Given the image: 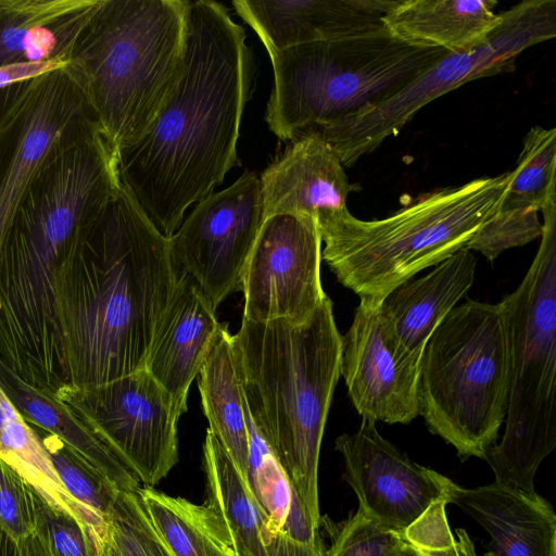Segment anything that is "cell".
I'll return each mask as SVG.
<instances>
[{
  "label": "cell",
  "instance_id": "8992f818",
  "mask_svg": "<svg viewBox=\"0 0 556 556\" xmlns=\"http://www.w3.org/2000/svg\"><path fill=\"white\" fill-rule=\"evenodd\" d=\"M539 250L520 285L498 304L509 342L504 435L484 459L500 484L529 495L556 446V198L541 208Z\"/></svg>",
  "mask_w": 556,
  "mask_h": 556
},
{
  "label": "cell",
  "instance_id": "8d00e7d4",
  "mask_svg": "<svg viewBox=\"0 0 556 556\" xmlns=\"http://www.w3.org/2000/svg\"><path fill=\"white\" fill-rule=\"evenodd\" d=\"M22 556H46V553L35 534L20 542Z\"/></svg>",
  "mask_w": 556,
  "mask_h": 556
},
{
  "label": "cell",
  "instance_id": "7c38bea8",
  "mask_svg": "<svg viewBox=\"0 0 556 556\" xmlns=\"http://www.w3.org/2000/svg\"><path fill=\"white\" fill-rule=\"evenodd\" d=\"M262 223L260 178L245 172L231 186L195 203L169 238L178 269L215 311L240 289Z\"/></svg>",
  "mask_w": 556,
  "mask_h": 556
},
{
  "label": "cell",
  "instance_id": "f546056e",
  "mask_svg": "<svg viewBox=\"0 0 556 556\" xmlns=\"http://www.w3.org/2000/svg\"><path fill=\"white\" fill-rule=\"evenodd\" d=\"M66 492L87 511L110 522L118 490L102 475L74 456L56 439L43 441Z\"/></svg>",
  "mask_w": 556,
  "mask_h": 556
},
{
  "label": "cell",
  "instance_id": "603a6c76",
  "mask_svg": "<svg viewBox=\"0 0 556 556\" xmlns=\"http://www.w3.org/2000/svg\"><path fill=\"white\" fill-rule=\"evenodd\" d=\"M494 0H393L381 22L410 46L459 52L483 43L502 22Z\"/></svg>",
  "mask_w": 556,
  "mask_h": 556
},
{
  "label": "cell",
  "instance_id": "4fadbf2b",
  "mask_svg": "<svg viewBox=\"0 0 556 556\" xmlns=\"http://www.w3.org/2000/svg\"><path fill=\"white\" fill-rule=\"evenodd\" d=\"M320 262L321 237L314 218L292 213L264 218L241 277L242 319L306 323L327 296Z\"/></svg>",
  "mask_w": 556,
  "mask_h": 556
},
{
  "label": "cell",
  "instance_id": "30bf717a",
  "mask_svg": "<svg viewBox=\"0 0 556 556\" xmlns=\"http://www.w3.org/2000/svg\"><path fill=\"white\" fill-rule=\"evenodd\" d=\"M94 129L100 124L66 68L0 89V260L36 178Z\"/></svg>",
  "mask_w": 556,
  "mask_h": 556
},
{
  "label": "cell",
  "instance_id": "ac0fdd59",
  "mask_svg": "<svg viewBox=\"0 0 556 556\" xmlns=\"http://www.w3.org/2000/svg\"><path fill=\"white\" fill-rule=\"evenodd\" d=\"M215 309L185 275L150 344L144 369L169 395L181 416L190 386L205 361L217 331Z\"/></svg>",
  "mask_w": 556,
  "mask_h": 556
},
{
  "label": "cell",
  "instance_id": "484cf974",
  "mask_svg": "<svg viewBox=\"0 0 556 556\" xmlns=\"http://www.w3.org/2000/svg\"><path fill=\"white\" fill-rule=\"evenodd\" d=\"M0 459L13 468L52 507L71 515L105 545L110 522L84 509L62 485L50 454L0 387Z\"/></svg>",
  "mask_w": 556,
  "mask_h": 556
},
{
  "label": "cell",
  "instance_id": "ffe728a7",
  "mask_svg": "<svg viewBox=\"0 0 556 556\" xmlns=\"http://www.w3.org/2000/svg\"><path fill=\"white\" fill-rule=\"evenodd\" d=\"M553 197L556 129L534 126L523 138L509 184L495 212L481 227L480 240L490 251L501 254L541 238L539 212Z\"/></svg>",
  "mask_w": 556,
  "mask_h": 556
},
{
  "label": "cell",
  "instance_id": "cb8c5ba5",
  "mask_svg": "<svg viewBox=\"0 0 556 556\" xmlns=\"http://www.w3.org/2000/svg\"><path fill=\"white\" fill-rule=\"evenodd\" d=\"M0 387L16 409L55 437L74 456L121 492H136L137 477L54 394L24 380L0 359Z\"/></svg>",
  "mask_w": 556,
  "mask_h": 556
},
{
  "label": "cell",
  "instance_id": "d590c367",
  "mask_svg": "<svg viewBox=\"0 0 556 556\" xmlns=\"http://www.w3.org/2000/svg\"><path fill=\"white\" fill-rule=\"evenodd\" d=\"M0 556H22L20 543L0 530Z\"/></svg>",
  "mask_w": 556,
  "mask_h": 556
},
{
  "label": "cell",
  "instance_id": "e575fe53",
  "mask_svg": "<svg viewBox=\"0 0 556 556\" xmlns=\"http://www.w3.org/2000/svg\"><path fill=\"white\" fill-rule=\"evenodd\" d=\"M456 539L452 538L444 546L427 549L434 556H479L473 542L464 529H456ZM483 556H491L488 552Z\"/></svg>",
  "mask_w": 556,
  "mask_h": 556
},
{
  "label": "cell",
  "instance_id": "74e56055",
  "mask_svg": "<svg viewBox=\"0 0 556 556\" xmlns=\"http://www.w3.org/2000/svg\"><path fill=\"white\" fill-rule=\"evenodd\" d=\"M392 556H434L427 549L413 545L406 539L403 545Z\"/></svg>",
  "mask_w": 556,
  "mask_h": 556
},
{
  "label": "cell",
  "instance_id": "3957f363",
  "mask_svg": "<svg viewBox=\"0 0 556 556\" xmlns=\"http://www.w3.org/2000/svg\"><path fill=\"white\" fill-rule=\"evenodd\" d=\"M340 334L327 295L304 324L242 319L232 334L251 418L309 523L319 529L318 463L340 375Z\"/></svg>",
  "mask_w": 556,
  "mask_h": 556
},
{
  "label": "cell",
  "instance_id": "277c9868",
  "mask_svg": "<svg viewBox=\"0 0 556 556\" xmlns=\"http://www.w3.org/2000/svg\"><path fill=\"white\" fill-rule=\"evenodd\" d=\"M188 0H102L70 72L117 153L141 139L184 71Z\"/></svg>",
  "mask_w": 556,
  "mask_h": 556
},
{
  "label": "cell",
  "instance_id": "4316f807",
  "mask_svg": "<svg viewBox=\"0 0 556 556\" xmlns=\"http://www.w3.org/2000/svg\"><path fill=\"white\" fill-rule=\"evenodd\" d=\"M137 493L173 556H236L225 525L207 503L193 504L151 486L139 488Z\"/></svg>",
  "mask_w": 556,
  "mask_h": 556
},
{
  "label": "cell",
  "instance_id": "d6986e66",
  "mask_svg": "<svg viewBox=\"0 0 556 556\" xmlns=\"http://www.w3.org/2000/svg\"><path fill=\"white\" fill-rule=\"evenodd\" d=\"M445 497L488 531L491 556H556V515L539 494L497 482L467 489L447 478Z\"/></svg>",
  "mask_w": 556,
  "mask_h": 556
},
{
  "label": "cell",
  "instance_id": "83f0119b",
  "mask_svg": "<svg viewBox=\"0 0 556 556\" xmlns=\"http://www.w3.org/2000/svg\"><path fill=\"white\" fill-rule=\"evenodd\" d=\"M249 488L270 525L282 530L293 496L289 479L273 451L249 420Z\"/></svg>",
  "mask_w": 556,
  "mask_h": 556
},
{
  "label": "cell",
  "instance_id": "d4e9b609",
  "mask_svg": "<svg viewBox=\"0 0 556 556\" xmlns=\"http://www.w3.org/2000/svg\"><path fill=\"white\" fill-rule=\"evenodd\" d=\"M208 430L216 437L248 483L250 412L239 377L232 334L219 324L198 375Z\"/></svg>",
  "mask_w": 556,
  "mask_h": 556
},
{
  "label": "cell",
  "instance_id": "5b68a950",
  "mask_svg": "<svg viewBox=\"0 0 556 556\" xmlns=\"http://www.w3.org/2000/svg\"><path fill=\"white\" fill-rule=\"evenodd\" d=\"M510 178L511 170L432 191L382 219L363 220L346 210L319 229L321 258L361 301L380 304L399 285L466 248Z\"/></svg>",
  "mask_w": 556,
  "mask_h": 556
},
{
  "label": "cell",
  "instance_id": "52a82bcc",
  "mask_svg": "<svg viewBox=\"0 0 556 556\" xmlns=\"http://www.w3.org/2000/svg\"><path fill=\"white\" fill-rule=\"evenodd\" d=\"M447 53L405 43L384 26L278 51L269 55L266 123L281 140H293L391 98Z\"/></svg>",
  "mask_w": 556,
  "mask_h": 556
},
{
  "label": "cell",
  "instance_id": "f1b7e54d",
  "mask_svg": "<svg viewBox=\"0 0 556 556\" xmlns=\"http://www.w3.org/2000/svg\"><path fill=\"white\" fill-rule=\"evenodd\" d=\"M137 491H119L116 496L104 546L108 555L173 556L152 527Z\"/></svg>",
  "mask_w": 556,
  "mask_h": 556
},
{
  "label": "cell",
  "instance_id": "e0dca14e",
  "mask_svg": "<svg viewBox=\"0 0 556 556\" xmlns=\"http://www.w3.org/2000/svg\"><path fill=\"white\" fill-rule=\"evenodd\" d=\"M393 0H235L237 14L269 55L300 45L367 33L383 26Z\"/></svg>",
  "mask_w": 556,
  "mask_h": 556
},
{
  "label": "cell",
  "instance_id": "44dd1931",
  "mask_svg": "<svg viewBox=\"0 0 556 556\" xmlns=\"http://www.w3.org/2000/svg\"><path fill=\"white\" fill-rule=\"evenodd\" d=\"M477 258L463 248L427 275L408 279L388 293L380 308L400 351L422 357L428 339L475 281Z\"/></svg>",
  "mask_w": 556,
  "mask_h": 556
},
{
  "label": "cell",
  "instance_id": "9a60e30c",
  "mask_svg": "<svg viewBox=\"0 0 556 556\" xmlns=\"http://www.w3.org/2000/svg\"><path fill=\"white\" fill-rule=\"evenodd\" d=\"M420 363L400 351L380 304L359 300L342 336L340 375L362 418L406 425L420 415Z\"/></svg>",
  "mask_w": 556,
  "mask_h": 556
},
{
  "label": "cell",
  "instance_id": "7a4b0ae2",
  "mask_svg": "<svg viewBox=\"0 0 556 556\" xmlns=\"http://www.w3.org/2000/svg\"><path fill=\"white\" fill-rule=\"evenodd\" d=\"M181 275L169 238L122 186L61 268L67 386L93 388L143 369Z\"/></svg>",
  "mask_w": 556,
  "mask_h": 556
},
{
  "label": "cell",
  "instance_id": "2e32d148",
  "mask_svg": "<svg viewBox=\"0 0 556 556\" xmlns=\"http://www.w3.org/2000/svg\"><path fill=\"white\" fill-rule=\"evenodd\" d=\"M263 219L279 213L312 217L318 229L349 210L352 186L343 165L319 130H308L261 175Z\"/></svg>",
  "mask_w": 556,
  "mask_h": 556
},
{
  "label": "cell",
  "instance_id": "7402d4cb",
  "mask_svg": "<svg viewBox=\"0 0 556 556\" xmlns=\"http://www.w3.org/2000/svg\"><path fill=\"white\" fill-rule=\"evenodd\" d=\"M102 0H0V66L64 60Z\"/></svg>",
  "mask_w": 556,
  "mask_h": 556
},
{
  "label": "cell",
  "instance_id": "836d02e7",
  "mask_svg": "<svg viewBox=\"0 0 556 556\" xmlns=\"http://www.w3.org/2000/svg\"><path fill=\"white\" fill-rule=\"evenodd\" d=\"M67 66L68 62L64 60L16 62L0 66V89L37 78L54 71L64 70Z\"/></svg>",
  "mask_w": 556,
  "mask_h": 556
},
{
  "label": "cell",
  "instance_id": "6da1fadb",
  "mask_svg": "<svg viewBox=\"0 0 556 556\" xmlns=\"http://www.w3.org/2000/svg\"><path fill=\"white\" fill-rule=\"evenodd\" d=\"M252 78L243 27L219 2L189 1L181 78L144 136L117 153L122 186L165 237L238 163Z\"/></svg>",
  "mask_w": 556,
  "mask_h": 556
},
{
  "label": "cell",
  "instance_id": "ba28073f",
  "mask_svg": "<svg viewBox=\"0 0 556 556\" xmlns=\"http://www.w3.org/2000/svg\"><path fill=\"white\" fill-rule=\"evenodd\" d=\"M509 342L500 304L468 300L428 339L419 376L420 415L463 460L484 459L507 412Z\"/></svg>",
  "mask_w": 556,
  "mask_h": 556
},
{
  "label": "cell",
  "instance_id": "4dcf8cb0",
  "mask_svg": "<svg viewBox=\"0 0 556 556\" xmlns=\"http://www.w3.org/2000/svg\"><path fill=\"white\" fill-rule=\"evenodd\" d=\"M35 535L46 556H102L103 546L77 519L50 504L35 491Z\"/></svg>",
  "mask_w": 556,
  "mask_h": 556
},
{
  "label": "cell",
  "instance_id": "d6a6232c",
  "mask_svg": "<svg viewBox=\"0 0 556 556\" xmlns=\"http://www.w3.org/2000/svg\"><path fill=\"white\" fill-rule=\"evenodd\" d=\"M35 490L0 459V530L21 542L35 533Z\"/></svg>",
  "mask_w": 556,
  "mask_h": 556
},
{
  "label": "cell",
  "instance_id": "1f68e13d",
  "mask_svg": "<svg viewBox=\"0 0 556 556\" xmlns=\"http://www.w3.org/2000/svg\"><path fill=\"white\" fill-rule=\"evenodd\" d=\"M404 542V535L357 509L334 531L332 543L325 555L392 556Z\"/></svg>",
  "mask_w": 556,
  "mask_h": 556
},
{
  "label": "cell",
  "instance_id": "9c48e42d",
  "mask_svg": "<svg viewBox=\"0 0 556 556\" xmlns=\"http://www.w3.org/2000/svg\"><path fill=\"white\" fill-rule=\"evenodd\" d=\"M555 36L556 1H521L502 12V22L480 46L445 54L391 98L319 131L342 165L352 166L431 101L471 80L514 71L522 51Z\"/></svg>",
  "mask_w": 556,
  "mask_h": 556
},
{
  "label": "cell",
  "instance_id": "8fae6325",
  "mask_svg": "<svg viewBox=\"0 0 556 556\" xmlns=\"http://www.w3.org/2000/svg\"><path fill=\"white\" fill-rule=\"evenodd\" d=\"M55 395L146 486L177 464L180 416L144 368L93 388L66 384Z\"/></svg>",
  "mask_w": 556,
  "mask_h": 556
},
{
  "label": "cell",
  "instance_id": "5bb4252c",
  "mask_svg": "<svg viewBox=\"0 0 556 556\" xmlns=\"http://www.w3.org/2000/svg\"><path fill=\"white\" fill-rule=\"evenodd\" d=\"M336 450L358 509L402 535L438 503L446 502L447 478L412 460L379 433L372 420L362 418L356 432L338 437Z\"/></svg>",
  "mask_w": 556,
  "mask_h": 556
}]
</instances>
